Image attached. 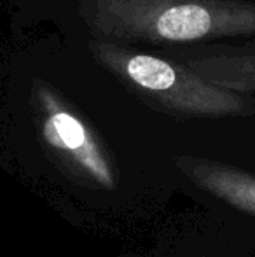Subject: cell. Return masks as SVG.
<instances>
[{
  "instance_id": "obj_1",
  "label": "cell",
  "mask_w": 255,
  "mask_h": 257,
  "mask_svg": "<svg viewBox=\"0 0 255 257\" xmlns=\"http://www.w3.org/2000/svg\"><path fill=\"white\" fill-rule=\"evenodd\" d=\"M93 39L110 42L203 44L255 37L248 0H82Z\"/></svg>"
},
{
  "instance_id": "obj_4",
  "label": "cell",
  "mask_w": 255,
  "mask_h": 257,
  "mask_svg": "<svg viewBox=\"0 0 255 257\" xmlns=\"http://www.w3.org/2000/svg\"><path fill=\"white\" fill-rule=\"evenodd\" d=\"M175 58L218 88L246 96L255 93V37L243 44H197Z\"/></svg>"
},
{
  "instance_id": "obj_3",
  "label": "cell",
  "mask_w": 255,
  "mask_h": 257,
  "mask_svg": "<svg viewBox=\"0 0 255 257\" xmlns=\"http://www.w3.org/2000/svg\"><path fill=\"white\" fill-rule=\"evenodd\" d=\"M41 105L44 112L42 135L48 146L86 179L114 189L116 172L91 128L51 91L41 93Z\"/></svg>"
},
{
  "instance_id": "obj_2",
  "label": "cell",
  "mask_w": 255,
  "mask_h": 257,
  "mask_svg": "<svg viewBox=\"0 0 255 257\" xmlns=\"http://www.w3.org/2000/svg\"><path fill=\"white\" fill-rule=\"evenodd\" d=\"M89 51L102 68L149 103L184 117L252 115L255 100L204 81L177 60L93 39Z\"/></svg>"
},
{
  "instance_id": "obj_5",
  "label": "cell",
  "mask_w": 255,
  "mask_h": 257,
  "mask_svg": "<svg viewBox=\"0 0 255 257\" xmlns=\"http://www.w3.org/2000/svg\"><path fill=\"white\" fill-rule=\"evenodd\" d=\"M175 166L201 191L255 217V175L201 156L182 154Z\"/></svg>"
}]
</instances>
